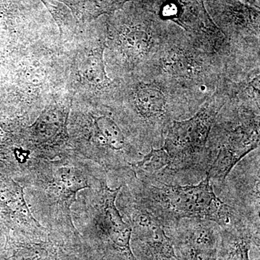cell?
<instances>
[{"mask_svg": "<svg viewBox=\"0 0 260 260\" xmlns=\"http://www.w3.org/2000/svg\"><path fill=\"white\" fill-rule=\"evenodd\" d=\"M159 75H132L126 85L129 120L145 148H160L174 121L194 115L208 99Z\"/></svg>", "mask_w": 260, "mask_h": 260, "instance_id": "7a4b0ae2", "label": "cell"}, {"mask_svg": "<svg viewBox=\"0 0 260 260\" xmlns=\"http://www.w3.org/2000/svg\"><path fill=\"white\" fill-rule=\"evenodd\" d=\"M126 198L156 219L164 229L183 219L211 220L220 228L231 222L233 211L215 194L208 177L197 184H170L132 174Z\"/></svg>", "mask_w": 260, "mask_h": 260, "instance_id": "3957f363", "label": "cell"}, {"mask_svg": "<svg viewBox=\"0 0 260 260\" xmlns=\"http://www.w3.org/2000/svg\"><path fill=\"white\" fill-rule=\"evenodd\" d=\"M104 45L101 43L99 47L92 49L87 54L82 64L81 71L84 78L89 83L99 89L107 88L112 83L108 77L104 64Z\"/></svg>", "mask_w": 260, "mask_h": 260, "instance_id": "8fae6325", "label": "cell"}, {"mask_svg": "<svg viewBox=\"0 0 260 260\" xmlns=\"http://www.w3.org/2000/svg\"><path fill=\"white\" fill-rule=\"evenodd\" d=\"M86 255L84 256V260H125L120 256H118L112 253L108 252V251L94 246L92 248L90 254H85ZM79 260H82L80 259Z\"/></svg>", "mask_w": 260, "mask_h": 260, "instance_id": "7c38bea8", "label": "cell"}, {"mask_svg": "<svg viewBox=\"0 0 260 260\" xmlns=\"http://www.w3.org/2000/svg\"><path fill=\"white\" fill-rule=\"evenodd\" d=\"M259 148L238 162L217 196L233 211L259 229Z\"/></svg>", "mask_w": 260, "mask_h": 260, "instance_id": "8992f818", "label": "cell"}, {"mask_svg": "<svg viewBox=\"0 0 260 260\" xmlns=\"http://www.w3.org/2000/svg\"><path fill=\"white\" fill-rule=\"evenodd\" d=\"M259 106L234 97L219 112L208 143L209 179L215 194L234 167L248 154L259 148Z\"/></svg>", "mask_w": 260, "mask_h": 260, "instance_id": "277c9868", "label": "cell"}, {"mask_svg": "<svg viewBox=\"0 0 260 260\" xmlns=\"http://www.w3.org/2000/svg\"><path fill=\"white\" fill-rule=\"evenodd\" d=\"M15 157L19 160V162H23L28 158V154L23 149H16L15 151Z\"/></svg>", "mask_w": 260, "mask_h": 260, "instance_id": "4fadbf2b", "label": "cell"}, {"mask_svg": "<svg viewBox=\"0 0 260 260\" xmlns=\"http://www.w3.org/2000/svg\"><path fill=\"white\" fill-rule=\"evenodd\" d=\"M125 212L133 229L130 246L136 260H178L172 239L156 219L126 198Z\"/></svg>", "mask_w": 260, "mask_h": 260, "instance_id": "ba28073f", "label": "cell"}, {"mask_svg": "<svg viewBox=\"0 0 260 260\" xmlns=\"http://www.w3.org/2000/svg\"><path fill=\"white\" fill-rule=\"evenodd\" d=\"M179 28L171 30L161 52L138 75H159L211 96L225 78V61Z\"/></svg>", "mask_w": 260, "mask_h": 260, "instance_id": "5b68a950", "label": "cell"}, {"mask_svg": "<svg viewBox=\"0 0 260 260\" xmlns=\"http://www.w3.org/2000/svg\"><path fill=\"white\" fill-rule=\"evenodd\" d=\"M165 230L178 260H217L221 235L220 227L215 222L183 219Z\"/></svg>", "mask_w": 260, "mask_h": 260, "instance_id": "9c48e42d", "label": "cell"}, {"mask_svg": "<svg viewBox=\"0 0 260 260\" xmlns=\"http://www.w3.org/2000/svg\"><path fill=\"white\" fill-rule=\"evenodd\" d=\"M121 186L112 189L105 181L98 189L94 216L97 237L95 245L123 259L136 260L130 246L131 225L124 221L116 206Z\"/></svg>", "mask_w": 260, "mask_h": 260, "instance_id": "52a82bcc", "label": "cell"}, {"mask_svg": "<svg viewBox=\"0 0 260 260\" xmlns=\"http://www.w3.org/2000/svg\"><path fill=\"white\" fill-rule=\"evenodd\" d=\"M228 99L223 79L194 115L172 123L164 144L153 149L149 156L148 165L153 180L186 185L197 184L206 177L210 132Z\"/></svg>", "mask_w": 260, "mask_h": 260, "instance_id": "6da1fadb", "label": "cell"}, {"mask_svg": "<svg viewBox=\"0 0 260 260\" xmlns=\"http://www.w3.org/2000/svg\"><path fill=\"white\" fill-rule=\"evenodd\" d=\"M220 235L217 260H251V247L259 251V231L245 221L220 228Z\"/></svg>", "mask_w": 260, "mask_h": 260, "instance_id": "30bf717a", "label": "cell"}]
</instances>
